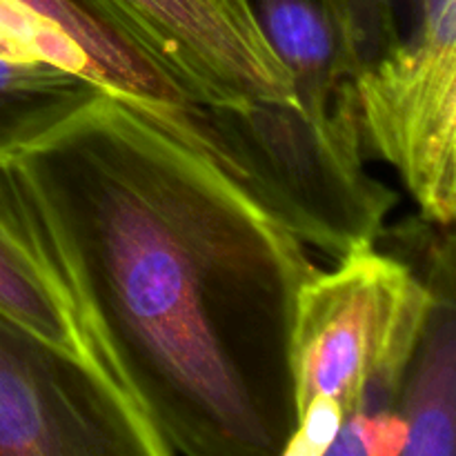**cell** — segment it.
Returning <instances> with one entry per match:
<instances>
[{"label":"cell","mask_w":456,"mask_h":456,"mask_svg":"<svg viewBox=\"0 0 456 456\" xmlns=\"http://www.w3.org/2000/svg\"><path fill=\"white\" fill-rule=\"evenodd\" d=\"M0 314L7 316L40 346L78 368L74 337L58 307L3 245H0Z\"/></svg>","instance_id":"cell-9"},{"label":"cell","mask_w":456,"mask_h":456,"mask_svg":"<svg viewBox=\"0 0 456 456\" xmlns=\"http://www.w3.org/2000/svg\"><path fill=\"white\" fill-rule=\"evenodd\" d=\"M408 444V421L399 410L363 412L343 421L328 452L334 456H401Z\"/></svg>","instance_id":"cell-10"},{"label":"cell","mask_w":456,"mask_h":456,"mask_svg":"<svg viewBox=\"0 0 456 456\" xmlns=\"http://www.w3.org/2000/svg\"><path fill=\"white\" fill-rule=\"evenodd\" d=\"M118 31L190 102L297 105L288 67L252 0H78Z\"/></svg>","instance_id":"cell-5"},{"label":"cell","mask_w":456,"mask_h":456,"mask_svg":"<svg viewBox=\"0 0 456 456\" xmlns=\"http://www.w3.org/2000/svg\"><path fill=\"white\" fill-rule=\"evenodd\" d=\"M365 151L390 163L423 216L456 214V0H423L408 38L352 78Z\"/></svg>","instance_id":"cell-4"},{"label":"cell","mask_w":456,"mask_h":456,"mask_svg":"<svg viewBox=\"0 0 456 456\" xmlns=\"http://www.w3.org/2000/svg\"><path fill=\"white\" fill-rule=\"evenodd\" d=\"M178 105L102 87L0 154V245L58 307L132 456L281 454L294 301L321 267Z\"/></svg>","instance_id":"cell-1"},{"label":"cell","mask_w":456,"mask_h":456,"mask_svg":"<svg viewBox=\"0 0 456 456\" xmlns=\"http://www.w3.org/2000/svg\"><path fill=\"white\" fill-rule=\"evenodd\" d=\"M187 132L305 248L347 256L374 248L396 194L365 169L352 80L323 125L298 105H178Z\"/></svg>","instance_id":"cell-2"},{"label":"cell","mask_w":456,"mask_h":456,"mask_svg":"<svg viewBox=\"0 0 456 456\" xmlns=\"http://www.w3.org/2000/svg\"><path fill=\"white\" fill-rule=\"evenodd\" d=\"M341 9L347 38L361 67L403 40L392 0H341Z\"/></svg>","instance_id":"cell-11"},{"label":"cell","mask_w":456,"mask_h":456,"mask_svg":"<svg viewBox=\"0 0 456 456\" xmlns=\"http://www.w3.org/2000/svg\"><path fill=\"white\" fill-rule=\"evenodd\" d=\"M263 34L294 80L298 110L323 125L337 94L361 69L341 0H252Z\"/></svg>","instance_id":"cell-7"},{"label":"cell","mask_w":456,"mask_h":456,"mask_svg":"<svg viewBox=\"0 0 456 456\" xmlns=\"http://www.w3.org/2000/svg\"><path fill=\"white\" fill-rule=\"evenodd\" d=\"M392 4H395L396 22H399V7H403L405 4V13H408V20H410L408 34H405V38H408V36L412 34L419 25V18H421V9H423V0H392Z\"/></svg>","instance_id":"cell-12"},{"label":"cell","mask_w":456,"mask_h":456,"mask_svg":"<svg viewBox=\"0 0 456 456\" xmlns=\"http://www.w3.org/2000/svg\"><path fill=\"white\" fill-rule=\"evenodd\" d=\"M439 294L374 248L338 258L298 288L289 328L294 412L328 399L343 419L399 410L405 374Z\"/></svg>","instance_id":"cell-3"},{"label":"cell","mask_w":456,"mask_h":456,"mask_svg":"<svg viewBox=\"0 0 456 456\" xmlns=\"http://www.w3.org/2000/svg\"><path fill=\"white\" fill-rule=\"evenodd\" d=\"M452 298L436 301L405 374L399 412L408 421L405 456H452L456 444V343Z\"/></svg>","instance_id":"cell-8"},{"label":"cell","mask_w":456,"mask_h":456,"mask_svg":"<svg viewBox=\"0 0 456 456\" xmlns=\"http://www.w3.org/2000/svg\"><path fill=\"white\" fill-rule=\"evenodd\" d=\"M85 374L0 314V456H125Z\"/></svg>","instance_id":"cell-6"}]
</instances>
